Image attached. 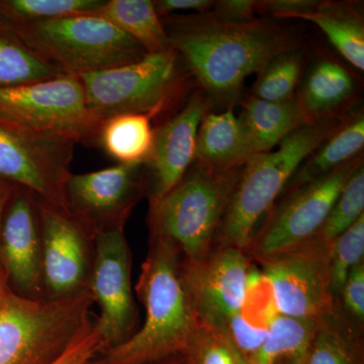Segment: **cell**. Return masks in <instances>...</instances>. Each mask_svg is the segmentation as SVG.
I'll use <instances>...</instances> for the list:
<instances>
[{"label":"cell","instance_id":"d590c367","mask_svg":"<svg viewBox=\"0 0 364 364\" xmlns=\"http://www.w3.org/2000/svg\"><path fill=\"white\" fill-rule=\"evenodd\" d=\"M343 306L345 312L348 314L358 326L364 323V262L358 265L347 277L338 304Z\"/></svg>","mask_w":364,"mask_h":364},{"label":"cell","instance_id":"d4e9b609","mask_svg":"<svg viewBox=\"0 0 364 364\" xmlns=\"http://www.w3.org/2000/svg\"><path fill=\"white\" fill-rule=\"evenodd\" d=\"M322 320L279 315L252 364H306Z\"/></svg>","mask_w":364,"mask_h":364},{"label":"cell","instance_id":"4dcf8cb0","mask_svg":"<svg viewBox=\"0 0 364 364\" xmlns=\"http://www.w3.org/2000/svg\"><path fill=\"white\" fill-rule=\"evenodd\" d=\"M363 258L364 215L332 242L330 291L337 303L349 273L363 262Z\"/></svg>","mask_w":364,"mask_h":364},{"label":"cell","instance_id":"7402d4cb","mask_svg":"<svg viewBox=\"0 0 364 364\" xmlns=\"http://www.w3.org/2000/svg\"><path fill=\"white\" fill-rule=\"evenodd\" d=\"M90 14L109 21L136 41L147 54L173 49L168 35L151 0H105Z\"/></svg>","mask_w":364,"mask_h":364},{"label":"cell","instance_id":"d6a6232c","mask_svg":"<svg viewBox=\"0 0 364 364\" xmlns=\"http://www.w3.org/2000/svg\"><path fill=\"white\" fill-rule=\"evenodd\" d=\"M336 313L322 320L306 364H355L344 333L335 323Z\"/></svg>","mask_w":364,"mask_h":364},{"label":"cell","instance_id":"e0dca14e","mask_svg":"<svg viewBox=\"0 0 364 364\" xmlns=\"http://www.w3.org/2000/svg\"><path fill=\"white\" fill-rule=\"evenodd\" d=\"M0 265L16 294L44 299L37 202L33 193L18 186L7 203L0 228Z\"/></svg>","mask_w":364,"mask_h":364},{"label":"cell","instance_id":"5b68a950","mask_svg":"<svg viewBox=\"0 0 364 364\" xmlns=\"http://www.w3.org/2000/svg\"><path fill=\"white\" fill-rule=\"evenodd\" d=\"M242 168L217 171L193 162L168 193L149 203L150 236L173 242L186 261L202 260L215 246Z\"/></svg>","mask_w":364,"mask_h":364},{"label":"cell","instance_id":"4316f807","mask_svg":"<svg viewBox=\"0 0 364 364\" xmlns=\"http://www.w3.org/2000/svg\"><path fill=\"white\" fill-rule=\"evenodd\" d=\"M304 63L305 55L301 48L274 57L258 74L251 95L273 102L291 100L301 82Z\"/></svg>","mask_w":364,"mask_h":364},{"label":"cell","instance_id":"52a82bcc","mask_svg":"<svg viewBox=\"0 0 364 364\" xmlns=\"http://www.w3.org/2000/svg\"><path fill=\"white\" fill-rule=\"evenodd\" d=\"M188 75L172 49L78 78L88 107L104 122L124 114L161 116L183 97Z\"/></svg>","mask_w":364,"mask_h":364},{"label":"cell","instance_id":"7c38bea8","mask_svg":"<svg viewBox=\"0 0 364 364\" xmlns=\"http://www.w3.org/2000/svg\"><path fill=\"white\" fill-rule=\"evenodd\" d=\"M42 245L45 299L88 293L95 236L68 210L36 198Z\"/></svg>","mask_w":364,"mask_h":364},{"label":"cell","instance_id":"74e56055","mask_svg":"<svg viewBox=\"0 0 364 364\" xmlns=\"http://www.w3.org/2000/svg\"><path fill=\"white\" fill-rule=\"evenodd\" d=\"M210 16L228 23H247L255 20L257 0H220L208 11Z\"/></svg>","mask_w":364,"mask_h":364},{"label":"cell","instance_id":"8d00e7d4","mask_svg":"<svg viewBox=\"0 0 364 364\" xmlns=\"http://www.w3.org/2000/svg\"><path fill=\"white\" fill-rule=\"evenodd\" d=\"M318 4V0H261L257 1V13L277 20L299 18L313 11Z\"/></svg>","mask_w":364,"mask_h":364},{"label":"cell","instance_id":"e575fe53","mask_svg":"<svg viewBox=\"0 0 364 364\" xmlns=\"http://www.w3.org/2000/svg\"><path fill=\"white\" fill-rule=\"evenodd\" d=\"M105 349L104 337L95 321L51 364H86Z\"/></svg>","mask_w":364,"mask_h":364},{"label":"cell","instance_id":"1f68e13d","mask_svg":"<svg viewBox=\"0 0 364 364\" xmlns=\"http://www.w3.org/2000/svg\"><path fill=\"white\" fill-rule=\"evenodd\" d=\"M188 364H251L228 338L226 333L200 325L186 351Z\"/></svg>","mask_w":364,"mask_h":364},{"label":"cell","instance_id":"f35d334b","mask_svg":"<svg viewBox=\"0 0 364 364\" xmlns=\"http://www.w3.org/2000/svg\"><path fill=\"white\" fill-rule=\"evenodd\" d=\"M155 9L160 18L176 14L178 11H196L205 14L210 11L214 1L210 0H158L154 1Z\"/></svg>","mask_w":364,"mask_h":364},{"label":"cell","instance_id":"ac0fdd59","mask_svg":"<svg viewBox=\"0 0 364 364\" xmlns=\"http://www.w3.org/2000/svg\"><path fill=\"white\" fill-rule=\"evenodd\" d=\"M252 156L247 132L232 107L205 114L196 138V164L217 171H228L241 168Z\"/></svg>","mask_w":364,"mask_h":364},{"label":"cell","instance_id":"603a6c76","mask_svg":"<svg viewBox=\"0 0 364 364\" xmlns=\"http://www.w3.org/2000/svg\"><path fill=\"white\" fill-rule=\"evenodd\" d=\"M299 20L318 26L337 51L351 65L364 70V23L363 13L352 2L320 1Z\"/></svg>","mask_w":364,"mask_h":364},{"label":"cell","instance_id":"ba28073f","mask_svg":"<svg viewBox=\"0 0 364 364\" xmlns=\"http://www.w3.org/2000/svg\"><path fill=\"white\" fill-rule=\"evenodd\" d=\"M0 122L75 144L97 142L102 121L88 107L75 76L0 87Z\"/></svg>","mask_w":364,"mask_h":364},{"label":"cell","instance_id":"3957f363","mask_svg":"<svg viewBox=\"0 0 364 364\" xmlns=\"http://www.w3.org/2000/svg\"><path fill=\"white\" fill-rule=\"evenodd\" d=\"M348 114L306 124L287 136L277 150L256 154L241 170L217 235L215 246L247 252L258 225L284 193L301 163L317 149Z\"/></svg>","mask_w":364,"mask_h":364},{"label":"cell","instance_id":"d6986e66","mask_svg":"<svg viewBox=\"0 0 364 364\" xmlns=\"http://www.w3.org/2000/svg\"><path fill=\"white\" fill-rule=\"evenodd\" d=\"M353 92L350 73L338 62L321 59L308 72L294 97L306 124H313L344 114V107Z\"/></svg>","mask_w":364,"mask_h":364},{"label":"cell","instance_id":"277c9868","mask_svg":"<svg viewBox=\"0 0 364 364\" xmlns=\"http://www.w3.org/2000/svg\"><path fill=\"white\" fill-rule=\"evenodd\" d=\"M92 294L30 299L0 293V364H51L93 323Z\"/></svg>","mask_w":364,"mask_h":364},{"label":"cell","instance_id":"9c48e42d","mask_svg":"<svg viewBox=\"0 0 364 364\" xmlns=\"http://www.w3.org/2000/svg\"><path fill=\"white\" fill-rule=\"evenodd\" d=\"M361 163L363 154L284 196L254 236L247 251L249 258L258 263L317 236L347 181Z\"/></svg>","mask_w":364,"mask_h":364},{"label":"cell","instance_id":"9a60e30c","mask_svg":"<svg viewBox=\"0 0 364 364\" xmlns=\"http://www.w3.org/2000/svg\"><path fill=\"white\" fill-rule=\"evenodd\" d=\"M251 261L245 251L225 246H215L202 260L183 259L184 277L200 325L224 330L228 321L240 313Z\"/></svg>","mask_w":364,"mask_h":364},{"label":"cell","instance_id":"8992f818","mask_svg":"<svg viewBox=\"0 0 364 364\" xmlns=\"http://www.w3.org/2000/svg\"><path fill=\"white\" fill-rule=\"evenodd\" d=\"M9 23L38 58L64 75L78 77L138 61L147 55L130 36L90 14Z\"/></svg>","mask_w":364,"mask_h":364},{"label":"cell","instance_id":"5bb4252c","mask_svg":"<svg viewBox=\"0 0 364 364\" xmlns=\"http://www.w3.org/2000/svg\"><path fill=\"white\" fill-rule=\"evenodd\" d=\"M145 193L144 164H119L71 174L66 184L67 208L92 233L124 229Z\"/></svg>","mask_w":364,"mask_h":364},{"label":"cell","instance_id":"ab89813d","mask_svg":"<svg viewBox=\"0 0 364 364\" xmlns=\"http://www.w3.org/2000/svg\"><path fill=\"white\" fill-rule=\"evenodd\" d=\"M16 188V186H13V184L0 179V228H1L2 219H4L7 203L11 200ZM0 267H1V265H0Z\"/></svg>","mask_w":364,"mask_h":364},{"label":"cell","instance_id":"2e32d148","mask_svg":"<svg viewBox=\"0 0 364 364\" xmlns=\"http://www.w3.org/2000/svg\"><path fill=\"white\" fill-rule=\"evenodd\" d=\"M212 107L207 95L196 91L178 112L154 129L152 151L144 164L149 203L168 193L195 162L198 128Z\"/></svg>","mask_w":364,"mask_h":364},{"label":"cell","instance_id":"f1b7e54d","mask_svg":"<svg viewBox=\"0 0 364 364\" xmlns=\"http://www.w3.org/2000/svg\"><path fill=\"white\" fill-rule=\"evenodd\" d=\"M364 165L361 163L347 181L331 212L318 232V238L333 242L364 215Z\"/></svg>","mask_w":364,"mask_h":364},{"label":"cell","instance_id":"6da1fadb","mask_svg":"<svg viewBox=\"0 0 364 364\" xmlns=\"http://www.w3.org/2000/svg\"><path fill=\"white\" fill-rule=\"evenodd\" d=\"M161 18L172 48L212 105L231 107L246 78L282 53L301 49L296 35L272 20L228 23L208 13Z\"/></svg>","mask_w":364,"mask_h":364},{"label":"cell","instance_id":"484cf974","mask_svg":"<svg viewBox=\"0 0 364 364\" xmlns=\"http://www.w3.org/2000/svg\"><path fill=\"white\" fill-rule=\"evenodd\" d=\"M64 75L44 63L0 16V87L38 82Z\"/></svg>","mask_w":364,"mask_h":364},{"label":"cell","instance_id":"ffe728a7","mask_svg":"<svg viewBox=\"0 0 364 364\" xmlns=\"http://www.w3.org/2000/svg\"><path fill=\"white\" fill-rule=\"evenodd\" d=\"M364 117L363 112L347 116L331 135L314 151L294 172L282 195L322 178L335 169L363 154Z\"/></svg>","mask_w":364,"mask_h":364},{"label":"cell","instance_id":"4fadbf2b","mask_svg":"<svg viewBox=\"0 0 364 364\" xmlns=\"http://www.w3.org/2000/svg\"><path fill=\"white\" fill-rule=\"evenodd\" d=\"M132 254L124 229L95 235L90 291L100 316L95 320L105 349L116 347L136 332L138 309L131 280Z\"/></svg>","mask_w":364,"mask_h":364},{"label":"cell","instance_id":"60d3db41","mask_svg":"<svg viewBox=\"0 0 364 364\" xmlns=\"http://www.w3.org/2000/svg\"><path fill=\"white\" fill-rule=\"evenodd\" d=\"M9 286V282H7V279L6 275H4V270L0 267V293L4 291L6 287Z\"/></svg>","mask_w":364,"mask_h":364},{"label":"cell","instance_id":"83f0119b","mask_svg":"<svg viewBox=\"0 0 364 364\" xmlns=\"http://www.w3.org/2000/svg\"><path fill=\"white\" fill-rule=\"evenodd\" d=\"M105 0H0V16L11 23H35L92 13Z\"/></svg>","mask_w":364,"mask_h":364},{"label":"cell","instance_id":"836d02e7","mask_svg":"<svg viewBox=\"0 0 364 364\" xmlns=\"http://www.w3.org/2000/svg\"><path fill=\"white\" fill-rule=\"evenodd\" d=\"M228 338L249 363L252 364L267 339L268 330L252 327L238 313L228 321L224 330Z\"/></svg>","mask_w":364,"mask_h":364},{"label":"cell","instance_id":"f546056e","mask_svg":"<svg viewBox=\"0 0 364 364\" xmlns=\"http://www.w3.org/2000/svg\"><path fill=\"white\" fill-rule=\"evenodd\" d=\"M240 314L252 327L268 330L279 316L272 284L261 268L251 261L246 277Z\"/></svg>","mask_w":364,"mask_h":364},{"label":"cell","instance_id":"7a4b0ae2","mask_svg":"<svg viewBox=\"0 0 364 364\" xmlns=\"http://www.w3.org/2000/svg\"><path fill=\"white\" fill-rule=\"evenodd\" d=\"M183 259L173 242L150 236L136 284L145 309L142 327L86 364H153L184 358L200 324L184 277Z\"/></svg>","mask_w":364,"mask_h":364},{"label":"cell","instance_id":"8fae6325","mask_svg":"<svg viewBox=\"0 0 364 364\" xmlns=\"http://www.w3.org/2000/svg\"><path fill=\"white\" fill-rule=\"evenodd\" d=\"M76 144L0 122V179L68 210L66 184ZM69 212V210H68Z\"/></svg>","mask_w":364,"mask_h":364},{"label":"cell","instance_id":"44dd1931","mask_svg":"<svg viewBox=\"0 0 364 364\" xmlns=\"http://www.w3.org/2000/svg\"><path fill=\"white\" fill-rule=\"evenodd\" d=\"M254 155L270 152L306 122L296 97L273 102L250 95L244 102L240 116Z\"/></svg>","mask_w":364,"mask_h":364},{"label":"cell","instance_id":"30bf717a","mask_svg":"<svg viewBox=\"0 0 364 364\" xmlns=\"http://www.w3.org/2000/svg\"><path fill=\"white\" fill-rule=\"evenodd\" d=\"M332 242L318 237L260 261L272 284L279 315L324 320L339 304L330 291Z\"/></svg>","mask_w":364,"mask_h":364},{"label":"cell","instance_id":"cb8c5ba5","mask_svg":"<svg viewBox=\"0 0 364 364\" xmlns=\"http://www.w3.org/2000/svg\"><path fill=\"white\" fill-rule=\"evenodd\" d=\"M152 119L145 114H124L102 122L97 144L119 164H145L154 140Z\"/></svg>","mask_w":364,"mask_h":364}]
</instances>
